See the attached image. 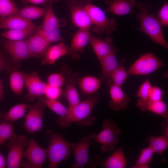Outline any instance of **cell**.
I'll list each match as a JSON object with an SVG mask.
<instances>
[{
  "mask_svg": "<svg viewBox=\"0 0 168 168\" xmlns=\"http://www.w3.org/2000/svg\"><path fill=\"white\" fill-rule=\"evenodd\" d=\"M121 133V129L115 122L106 119L102 123V129L95 136L93 143L100 144V150L102 152H112L119 142V136Z\"/></svg>",
  "mask_w": 168,
  "mask_h": 168,
  "instance_id": "277c9868",
  "label": "cell"
},
{
  "mask_svg": "<svg viewBox=\"0 0 168 168\" xmlns=\"http://www.w3.org/2000/svg\"><path fill=\"white\" fill-rule=\"evenodd\" d=\"M35 26L30 21L26 20L17 15L0 19V29L21 30Z\"/></svg>",
  "mask_w": 168,
  "mask_h": 168,
  "instance_id": "44dd1931",
  "label": "cell"
},
{
  "mask_svg": "<svg viewBox=\"0 0 168 168\" xmlns=\"http://www.w3.org/2000/svg\"><path fill=\"white\" fill-rule=\"evenodd\" d=\"M77 83L83 93L90 95L95 93L100 88L102 83L100 79L96 77L89 75L80 77Z\"/></svg>",
  "mask_w": 168,
  "mask_h": 168,
  "instance_id": "d4e9b609",
  "label": "cell"
},
{
  "mask_svg": "<svg viewBox=\"0 0 168 168\" xmlns=\"http://www.w3.org/2000/svg\"><path fill=\"white\" fill-rule=\"evenodd\" d=\"M53 2L48 5L41 25L38 29L51 31L64 26L67 23L66 20L58 18L55 15L53 8Z\"/></svg>",
  "mask_w": 168,
  "mask_h": 168,
  "instance_id": "ffe728a7",
  "label": "cell"
},
{
  "mask_svg": "<svg viewBox=\"0 0 168 168\" xmlns=\"http://www.w3.org/2000/svg\"><path fill=\"white\" fill-rule=\"evenodd\" d=\"M46 106L39 100L36 103L29 105V110L26 114L23 127L28 133L32 134L43 128V118Z\"/></svg>",
  "mask_w": 168,
  "mask_h": 168,
  "instance_id": "ba28073f",
  "label": "cell"
},
{
  "mask_svg": "<svg viewBox=\"0 0 168 168\" xmlns=\"http://www.w3.org/2000/svg\"><path fill=\"white\" fill-rule=\"evenodd\" d=\"M24 4L31 3L46 5L51 2L58 1L59 0H21Z\"/></svg>",
  "mask_w": 168,
  "mask_h": 168,
  "instance_id": "7bdbcfd3",
  "label": "cell"
},
{
  "mask_svg": "<svg viewBox=\"0 0 168 168\" xmlns=\"http://www.w3.org/2000/svg\"><path fill=\"white\" fill-rule=\"evenodd\" d=\"M137 7L140 12L136 15L140 23L138 30L146 34L156 44L168 49V44L162 32V26L158 17L149 12L150 6L139 3Z\"/></svg>",
  "mask_w": 168,
  "mask_h": 168,
  "instance_id": "7a4b0ae2",
  "label": "cell"
},
{
  "mask_svg": "<svg viewBox=\"0 0 168 168\" xmlns=\"http://www.w3.org/2000/svg\"><path fill=\"white\" fill-rule=\"evenodd\" d=\"M67 1L68 7L73 24L79 29L89 30L92 24L85 8L86 2L77 0Z\"/></svg>",
  "mask_w": 168,
  "mask_h": 168,
  "instance_id": "8fae6325",
  "label": "cell"
},
{
  "mask_svg": "<svg viewBox=\"0 0 168 168\" xmlns=\"http://www.w3.org/2000/svg\"><path fill=\"white\" fill-rule=\"evenodd\" d=\"M7 167V161L2 155L0 152V168Z\"/></svg>",
  "mask_w": 168,
  "mask_h": 168,
  "instance_id": "bcb514c9",
  "label": "cell"
},
{
  "mask_svg": "<svg viewBox=\"0 0 168 168\" xmlns=\"http://www.w3.org/2000/svg\"><path fill=\"white\" fill-rule=\"evenodd\" d=\"M8 141L7 143L8 152L6 161L7 167H21L24 149L29 141L24 134L17 136L14 133Z\"/></svg>",
  "mask_w": 168,
  "mask_h": 168,
  "instance_id": "8992f818",
  "label": "cell"
},
{
  "mask_svg": "<svg viewBox=\"0 0 168 168\" xmlns=\"http://www.w3.org/2000/svg\"><path fill=\"white\" fill-rule=\"evenodd\" d=\"M113 38L110 36H107L104 40L91 34L89 43L99 61L113 51L118 49L113 45Z\"/></svg>",
  "mask_w": 168,
  "mask_h": 168,
  "instance_id": "e0dca14e",
  "label": "cell"
},
{
  "mask_svg": "<svg viewBox=\"0 0 168 168\" xmlns=\"http://www.w3.org/2000/svg\"><path fill=\"white\" fill-rule=\"evenodd\" d=\"M11 69V66L6 59L0 55V71H8Z\"/></svg>",
  "mask_w": 168,
  "mask_h": 168,
  "instance_id": "ee69618b",
  "label": "cell"
},
{
  "mask_svg": "<svg viewBox=\"0 0 168 168\" xmlns=\"http://www.w3.org/2000/svg\"><path fill=\"white\" fill-rule=\"evenodd\" d=\"M3 81L0 79V97L3 98Z\"/></svg>",
  "mask_w": 168,
  "mask_h": 168,
  "instance_id": "7dc6e473",
  "label": "cell"
},
{
  "mask_svg": "<svg viewBox=\"0 0 168 168\" xmlns=\"http://www.w3.org/2000/svg\"><path fill=\"white\" fill-rule=\"evenodd\" d=\"M96 134L93 132L88 135H85L76 143L71 142V147L73 153L75 162L71 165L72 168H82L89 162L90 142L93 139Z\"/></svg>",
  "mask_w": 168,
  "mask_h": 168,
  "instance_id": "30bf717a",
  "label": "cell"
},
{
  "mask_svg": "<svg viewBox=\"0 0 168 168\" xmlns=\"http://www.w3.org/2000/svg\"><path fill=\"white\" fill-rule=\"evenodd\" d=\"M23 157L28 162H22V166L41 168L48 158L47 149L41 147L34 139H30L26 149L24 150Z\"/></svg>",
  "mask_w": 168,
  "mask_h": 168,
  "instance_id": "9c48e42d",
  "label": "cell"
},
{
  "mask_svg": "<svg viewBox=\"0 0 168 168\" xmlns=\"http://www.w3.org/2000/svg\"><path fill=\"white\" fill-rule=\"evenodd\" d=\"M32 57H43L50 44L37 32L26 40Z\"/></svg>",
  "mask_w": 168,
  "mask_h": 168,
  "instance_id": "d6986e66",
  "label": "cell"
},
{
  "mask_svg": "<svg viewBox=\"0 0 168 168\" xmlns=\"http://www.w3.org/2000/svg\"><path fill=\"white\" fill-rule=\"evenodd\" d=\"M12 122L0 119V147L13 134Z\"/></svg>",
  "mask_w": 168,
  "mask_h": 168,
  "instance_id": "d590c367",
  "label": "cell"
},
{
  "mask_svg": "<svg viewBox=\"0 0 168 168\" xmlns=\"http://www.w3.org/2000/svg\"><path fill=\"white\" fill-rule=\"evenodd\" d=\"M129 75L128 71L125 69L123 65L119 66L112 73L109 85L113 84L122 87Z\"/></svg>",
  "mask_w": 168,
  "mask_h": 168,
  "instance_id": "d6a6232c",
  "label": "cell"
},
{
  "mask_svg": "<svg viewBox=\"0 0 168 168\" xmlns=\"http://www.w3.org/2000/svg\"><path fill=\"white\" fill-rule=\"evenodd\" d=\"M162 123V132L163 135L168 137V119H165Z\"/></svg>",
  "mask_w": 168,
  "mask_h": 168,
  "instance_id": "f6af8a7d",
  "label": "cell"
},
{
  "mask_svg": "<svg viewBox=\"0 0 168 168\" xmlns=\"http://www.w3.org/2000/svg\"><path fill=\"white\" fill-rule=\"evenodd\" d=\"M69 47L60 42L50 46L41 60V64H52L62 57L67 55Z\"/></svg>",
  "mask_w": 168,
  "mask_h": 168,
  "instance_id": "603a6c76",
  "label": "cell"
},
{
  "mask_svg": "<svg viewBox=\"0 0 168 168\" xmlns=\"http://www.w3.org/2000/svg\"><path fill=\"white\" fill-rule=\"evenodd\" d=\"M163 91L159 87L152 86L150 95L148 100L156 101L163 100Z\"/></svg>",
  "mask_w": 168,
  "mask_h": 168,
  "instance_id": "b9f144b4",
  "label": "cell"
},
{
  "mask_svg": "<svg viewBox=\"0 0 168 168\" xmlns=\"http://www.w3.org/2000/svg\"><path fill=\"white\" fill-rule=\"evenodd\" d=\"M18 11L13 0H0V19L16 15Z\"/></svg>",
  "mask_w": 168,
  "mask_h": 168,
  "instance_id": "e575fe53",
  "label": "cell"
},
{
  "mask_svg": "<svg viewBox=\"0 0 168 168\" xmlns=\"http://www.w3.org/2000/svg\"><path fill=\"white\" fill-rule=\"evenodd\" d=\"M39 100L42 101L46 107L57 114L59 117L64 116L67 113L68 107H66L58 100H50L43 97Z\"/></svg>",
  "mask_w": 168,
  "mask_h": 168,
  "instance_id": "836d02e7",
  "label": "cell"
},
{
  "mask_svg": "<svg viewBox=\"0 0 168 168\" xmlns=\"http://www.w3.org/2000/svg\"><path fill=\"white\" fill-rule=\"evenodd\" d=\"M66 78L64 75L61 73L52 74L47 77L48 85L62 88L64 85Z\"/></svg>",
  "mask_w": 168,
  "mask_h": 168,
  "instance_id": "f35d334b",
  "label": "cell"
},
{
  "mask_svg": "<svg viewBox=\"0 0 168 168\" xmlns=\"http://www.w3.org/2000/svg\"><path fill=\"white\" fill-rule=\"evenodd\" d=\"M75 77L66 78L64 84L65 88L63 89L62 96H64L68 104V107L72 106L80 101L78 92L76 87L77 81Z\"/></svg>",
  "mask_w": 168,
  "mask_h": 168,
  "instance_id": "484cf974",
  "label": "cell"
},
{
  "mask_svg": "<svg viewBox=\"0 0 168 168\" xmlns=\"http://www.w3.org/2000/svg\"><path fill=\"white\" fill-rule=\"evenodd\" d=\"M2 44L14 62L32 57L26 40H5Z\"/></svg>",
  "mask_w": 168,
  "mask_h": 168,
  "instance_id": "4fadbf2b",
  "label": "cell"
},
{
  "mask_svg": "<svg viewBox=\"0 0 168 168\" xmlns=\"http://www.w3.org/2000/svg\"><path fill=\"white\" fill-rule=\"evenodd\" d=\"M85 8L94 26L93 32L98 35H111L113 31H116L117 23L115 19H108L101 9L91 2L86 3Z\"/></svg>",
  "mask_w": 168,
  "mask_h": 168,
  "instance_id": "5b68a950",
  "label": "cell"
},
{
  "mask_svg": "<svg viewBox=\"0 0 168 168\" xmlns=\"http://www.w3.org/2000/svg\"><path fill=\"white\" fill-rule=\"evenodd\" d=\"M154 154L149 146L142 149L134 164L131 168H149L152 162Z\"/></svg>",
  "mask_w": 168,
  "mask_h": 168,
  "instance_id": "f1b7e54d",
  "label": "cell"
},
{
  "mask_svg": "<svg viewBox=\"0 0 168 168\" xmlns=\"http://www.w3.org/2000/svg\"><path fill=\"white\" fill-rule=\"evenodd\" d=\"M91 34L89 30L79 29L72 36L67 55L73 60L79 59L89 43Z\"/></svg>",
  "mask_w": 168,
  "mask_h": 168,
  "instance_id": "5bb4252c",
  "label": "cell"
},
{
  "mask_svg": "<svg viewBox=\"0 0 168 168\" xmlns=\"http://www.w3.org/2000/svg\"><path fill=\"white\" fill-rule=\"evenodd\" d=\"M36 29L35 26L26 29L9 30L0 33V35L10 40H22L33 34Z\"/></svg>",
  "mask_w": 168,
  "mask_h": 168,
  "instance_id": "f546056e",
  "label": "cell"
},
{
  "mask_svg": "<svg viewBox=\"0 0 168 168\" xmlns=\"http://www.w3.org/2000/svg\"><path fill=\"white\" fill-rule=\"evenodd\" d=\"M100 98V94L97 93L72 106L68 107L66 115L57 119V124L62 128L68 127L74 123L82 127L91 126L96 118L91 116V114Z\"/></svg>",
  "mask_w": 168,
  "mask_h": 168,
  "instance_id": "6da1fadb",
  "label": "cell"
},
{
  "mask_svg": "<svg viewBox=\"0 0 168 168\" xmlns=\"http://www.w3.org/2000/svg\"><path fill=\"white\" fill-rule=\"evenodd\" d=\"M49 145L47 149L49 168H56L64 160L69 158L71 142L66 141L60 133H50L48 136Z\"/></svg>",
  "mask_w": 168,
  "mask_h": 168,
  "instance_id": "3957f363",
  "label": "cell"
},
{
  "mask_svg": "<svg viewBox=\"0 0 168 168\" xmlns=\"http://www.w3.org/2000/svg\"><path fill=\"white\" fill-rule=\"evenodd\" d=\"M102 162V166L105 168H125L127 165L126 159L122 146Z\"/></svg>",
  "mask_w": 168,
  "mask_h": 168,
  "instance_id": "cb8c5ba5",
  "label": "cell"
},
{
  "mask_svg": "<svg viewBox=\"0 0 168 168\" xmlns=\"http://www.w3.org/2000/svg\"><path fill=\"white\" fill-rule=\"evenodd\" d=\"M149 147L154 153L162 156L168 147V137L164 135L154 136L149 135L147 137Z\"/></svg>",
  "mask_w": 168,
  "mask_h": 168,
  "instance_id": "83f0119b",
  "label": "cell"
},
{
  "mask_svg": "<svg viewBox=\"0 0 168 168\" xmlns=\"http://www.w3.org/2000/svg\"><path fill=\"white\" fill-rule=\"evenodd\" d=\"M110 99L109 105L114 111L118 112L126 109L130 101L129 95L120 87L113 84L109 86Z\"/></svg>",
  "mask_w": 168,
  "mask_h": 168,
  "instance_id": "9a60e30c",
  "label": "cell"
},
{
  "mask_svg": "<svg viewBox=\"0 0 168 168\" xmlns=\"http://www.w3.org/2000/svg\"><path fill=\"white\" fill-rule=\"evenodd\" d=\"M36 32L50 44L53 42L62 41L63 40L59 29L46 31L37 29Z\"/></svg>",
  "mask_w": 168,
  "mask_h": 168,
  "instance_id": "8d00e7d4",
  "label": "cell"
},
{
  "mask_svg": "<svg viewBox=\"0 0 168 168\" xmlns=\"http://www.w3.org/2000/svg\"><path fill=\"white\" fill-rule=\"evenodd\" d=\"M46 12V9L34 6H26L19 10L17 15L31 21L44 16Z\"/></svg>",
  "mask_w": 168,
  "mask_h": 168,
  "instance_id": "4dcf8cb0",
  "label": "cell"
},
{
  "mask_svg": "<svg viewBox=\"0 0 168 168\" xmlns=\"http://www.w3.org/2000/svg\"><path fill=\"white\" fill-rule=\"evenodd\" d=\"M105 2L109 6L105 12L119 16L130 13L132 8L136 4L135 0H105Z\"/></svg>",
  "mask_w": 168,
  "mask_h": 168,
  "instance_id": "7402d4cb",
  "label": "cell"
},
{
  "mask_svg": "<svg viewBox=\"0 0 168 168\" xmlns=\"http://www.w3.org/2000/svg\"><path fill=\"white\" fill-rule=\"evenodd\" d=\"M21 72L28 91L26 98L29 101H33L42 97L47 84L43 81L35 72L31 73Z\"/></svg>",
  "mask_w": 168,
  "mask_h": 168,
  "instance_id": "7c38bea8",
  "label": "cell"
},
{
  "mask_svg": "<svg viewBox=\"0 0 168 168\" xmlns=\"http://www.w3.org/2000/svg\"><path fill=\"white\" fill-rule=\"evenodd\" d=\"M158 18L162 26H168V4L167 2H165L160 9Z\"/></svg>",
  "mask_w": 168,
  "mask_h": 168,
  "instance_id": "60d3db41",
  "label": "cell"
},
{
  "mask_svg": "<svg viewBox=\"0 0 168 168\" xmlns=\"http://www.w3.org/2000/svg\"><path fill=\"white\" fill-rule=\"evenodd\" d=\"M118 49L115 50L99 61L101 73L100 79L102 83L107 81V84L109 85L111 76L114 71L120 65H123L125 62V59L119 61L117 59L115 53Z\"/></svg>",
  "mask_w": 168,
  "mask_h": 168,
  "instance_id": "2e32d148",
  "label": "cell"
},
{
  "mask_svg": "<svg viewBox=\"0 0 168 168\" xmlns=\"http://www.w3.org/2000/svg\"><path fill=\"white\" fill-rule=\"evenodd\" d=\"M165 65L157 57L152 53L142 55L130 66L128 70L129 75L150 74Z\"/></svg>",
  "mask_w": 168,
  "mask_h": 168,
  "instance_id": "52a82bcc",
  "label": "cell"
},
{
  "mask_svg": "<svg viewBox=\"0 0 168 168\" xmlns=\"http://www.w3.org/2000/svg\"><path fill=\"white\" fill-rule=\"evenodd\" d=\"M152 86L149 79L146 80L139 87L137 91V96L138 99L146 100L149 99Z\"/></svg>",
  "mask_w": 168,
  "mask_h": 168,
  "instance_id": "74e56055",
  "label": "cell"
},
{
  "mask_svg": "<svg viewBox=\"0 0 168 168\" xmlns=\"http://www.w3.org/2000/svg\"><path fill=\"white\" fill-rule=\"evenodd\" d=\"M29 105L24 103L16 105L6 113H1L0 119L11 122H14L23 117L29 108Z\"/></svg>",
  "mask_w": 168,
  "mask_h": 168,
  "instance_id": "4316f807",
  "label": "cell"
},
{
  "mask_svg": "<svg viewBox=\"0 0 168 168\" xmlns=\"http://www.w3.org/2000/svg\"><path fill=\"white\" fill-rule=\"evenodd\" d=\"M24 82L21 72L16 69L12 72L10 77V85L12 91L16 95H20L22 92Z\"/></svg>",
  "mask_w": 168,
  "mask_h": 168,
  "instance_id": "1f68e13d",
  "label": "cell"
},
{
  "mask_svg": "<svg viewBox=\"0 0 168 168\" xmlns=\"http://www.w3.org/2000/svg\"><path fill=\"white\" fill-rule=\"evenodd\" d=\"M62 88L53 86L47 84L44 95L46 98L50 100H58L62 96Z\"/></svg>",
  "mask_w": 168,
  "mask_h": 168,
  "instance_id": "ab89813d",
  "label": "cell"
},
{
  "mask_svg": "<svg viewBox=\"0 0 168 168\" xmlns=\"http://www.w3.org/2000/svg\"><path fill=\"white\" fill-rule=\"evenodd\" d=\"M136 105L141 111H149L164 119H168L167 105L163 100L154 101L149 100H142L138 99Z\"/></svg>",
  "mask_w": 168,
  "mask_h": 168,
  "instance_id": "ac0fdd59",
  "label": "cell"
},
{
  "mask_svg": "<svg viewBox=\"0 0 168 168\" xmlns=\"http://www.w3.org/2000/svg\"><path fill=\"white\" fill-rule=\"evenodd\" d=\"M3 99V98L0 97V101L2 100Z\"/></svg>",
  "mask_w": 168,
  "mask_h": 168,
  "instance_id": "c3c4849f",
  "label": "cell"
}]
</instances>
